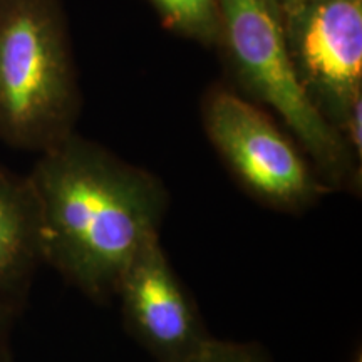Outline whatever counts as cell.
<instances>
[{
    "mask_svg": "<svg viewBox=\"0 0 362 362\" xmlns=\"http://www.w3.org/2000/svg\"><path fill=\"white\" fill-rule=\"evenodd\" d=\"M27 180L42 264L90 300L115 297L136 252L160 235L170 203L163 181L76 131L39 153Z\"/></svg>",
    "mask_w": 362,
    "mask_h": 362,
    "instance_id": "cell-1",
    "label": "cell"
},
{
    "mask_svg": "<svg viewBox=\"0 0 362 362\" xmlns=\"http://www.w3.org/2000/svg\"><path fill=\"white\" fill-rule=\"evenodd\" d=\"M81 101L59 0H0V139L42 153L74 133Z\"/></svg>",
    "mask_w": 362,
    "mask_h": 362,
    "instance_id": "cell-2",
    "label": "cell"
},
{
    "mask_svg": "<svg viewBox=\"0 0 362 362\" xmlns=\"http://www.w3.org/2000/svg\"><path fill=\"white\" fill-rule=\"evenodd\" d=\"M218 11L216 47L243 96L282 119L330 192H359L361 163L298 83L277 0H218Z\"/></svg>",
    "mask_w": 362,
    "mask_h": 362,
    "instance_id": "cell-3",
    "label": "cell"
},
{
    "mask_svg": "<svg viewBox=\"0 0 362 362\" xmlns=\"http://www.w3.org/2000/svg\"><path fill=\"white\" fill-rule=\"evenodd\" d=\"M202 117L221 161L264 206L300 214L330 193L296 139L243 94L214 86L203 98Z\"/></svg>",
    "mask_w": 362,
    "mask_h": 362,
    "instance_id": "cell-4",
    "label": "cell"
},
{
    "mask_svg": "<svg viewBox=\"0 0 362 362\" xmlns=\"http://www.w3.org/2000/svg\"><path fill=\"white\" fill-rule=\"evenodd\" d=\"M282 16L298 83L339 133L362 98V0H304Z\"/></svg>",
    "mask_w": 362,
    "mask_h": 362,
    "instance_id": "cell-5",
    "label": "cell"
},
{
    "mask_svg": "<svg viewBox=\"0 0 362 362\" xmlns=\"http://www.w3.org/2000/svg\"><path fill=\"white\" fill-rule=\"evenodd\" d=\"M115 297L129 336L156 362H185L214 337L171 267L160 235L136 252Z\"/></svg>",
    "mask_w": 362,
    "mask_h": 362,
    "instance_id": "cell-6",
    "label": "cell"
},
{
    "mask_svg": "<svg viewBox=\"0 0 362 362\" xmlns=\"http://www.w3.org/2000/svg\"><path fill=\"white\" fill-rule=\"evenodd\" d=\"M42 264L37 205L27 176L0 165V300L16 298Z\"/></svg>",
    "mask_w": 362,
    "mask_h": 362,
    "instance_id": "cell-7",
    "label": "cell"
},
{
    "mask_svg": "<svg viewBox=\"0 0 362 362\" xmlns=\"http://www.w3.org/2000/svg\"><path fill=\"white\" fill-rule=\"evenodd\" d=\"M171 33L216 47L220 37L218 0H148Z\"/></svg>",
    "mask_w": 362,
    "mask_h": 362,
    "instance_id": "cell-8",
    "label": "cell"
},
{
    "mask_svg": "<svg viewBox=\"0 0 362 362\" xmlns=\"http://www.w3.org/2000/svg\"><path fill=\"white\" fill-rule=\"evenodd\" d=\"M185 362H272V359L260 344L211 337L197 354Z\"/></svg>",
    "mask_w": 362,
    "mask_h": 362,
    "instance_id": "cell-9",
    "label": "cell"
},
{
    "mask_svg": "<svg viewBox=\"0 0 362 362\" xmlns=\"http://www.w3.org/2000/svg\"><path fill=\"white\" fill-rule=\"evenodd\" d=\"M16 307L0 300V362H13L12 356V325Z\"/></svg>",
    "mask_w": 362,
    "mask_h": 362,
    "instance_id": "cell-10",
    "label": "cell"
},
{
    "mask_svg": "<svg viewBox=\"0 0 362 362\" xmlns=\"http://www.w3.org/2000/svg\"><path fill=\"white\" fill-rule=\"evenodd\" d=\"M304 2V0H277V4L280 6L282 11H287V8H292L293 6H297V4Z\"/></svg>",
    "mask_w": 362,
    "mask_h": 362,
    "instance_id": "cell-11",
    "label": "cell"
}]
</instances>
